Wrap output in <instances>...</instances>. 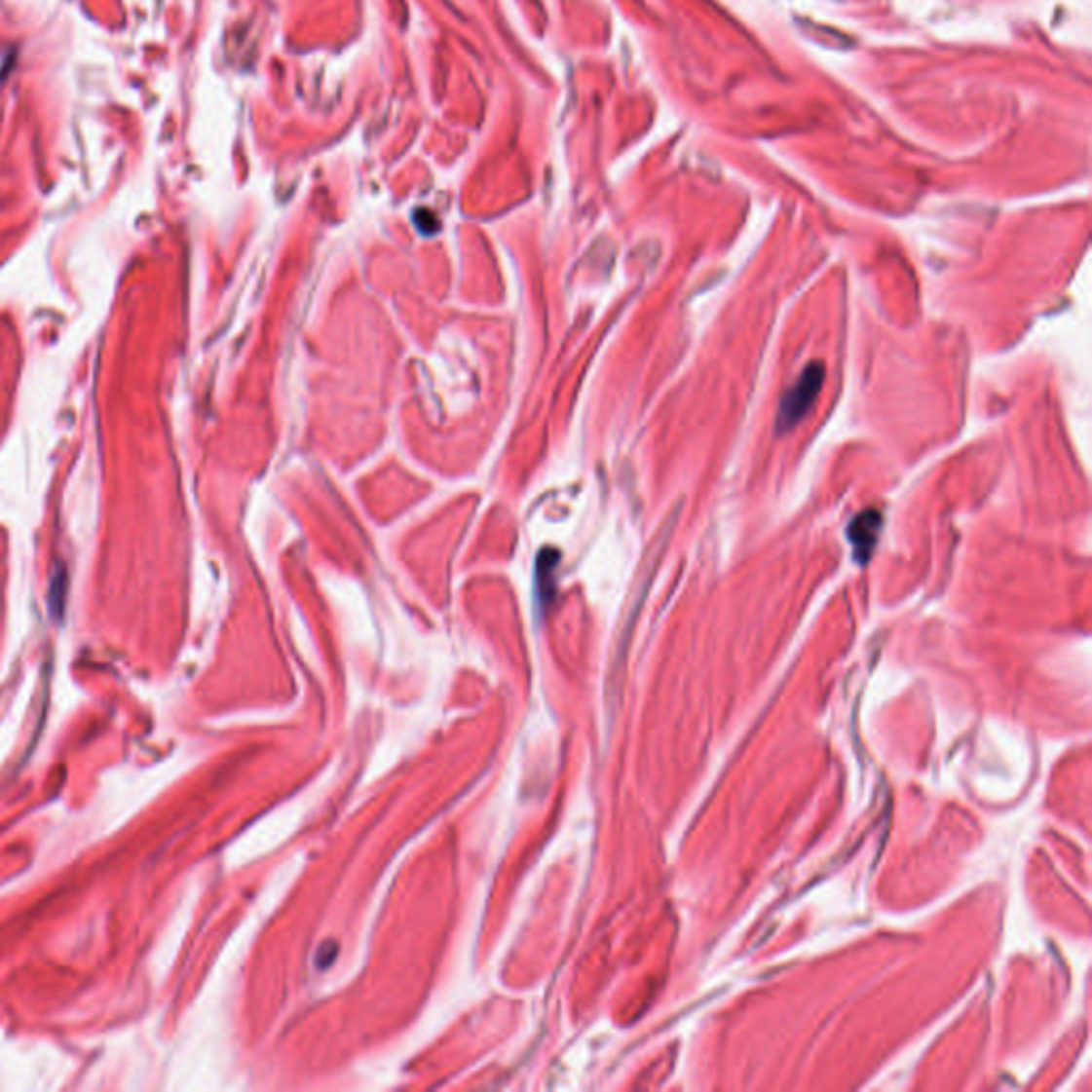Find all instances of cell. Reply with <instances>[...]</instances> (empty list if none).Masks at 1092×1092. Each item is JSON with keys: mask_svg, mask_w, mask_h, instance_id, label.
Returning <instances> with one entry per match:
<instances>
[{"mask_svg": "<svg viewBox=\"0 0 1092 1092\" xmlns=\"http://www.w3.org/2000/svg\"><path fill=\"white\" fill-rule=\"evenodd\" d=\"M824 376H826V369L824 363H809L805 367V371L794 385L787 389V393L781 399L779 405V412H776V433H785L794 430V427L801 423L807 412L813 408V403L819 395L821 385H824Z\"/></svg>", "mask_w": 1092, "mask_h": 1092, "instance_id": "obj_1", "label": "cell"}, {"mask_svg": "<svg viewBox=\"0 0 1092 1092\" xmlns=\"http://www.w3.org/2000/svg\"><path fill=\"white\" fill-rule=\"evenodd\" d=\"M882 525H884L882 514L873 508L864 510L855 516V519H851L847 527V538L853 548V559L858 561V564H866V561L871 559L877 538H880L882 532Z\"/></svg>", "mask_w": 1092, "mask_h": 1092, "instance_id": "obj_2", "label": "cell"}]
</instances>
